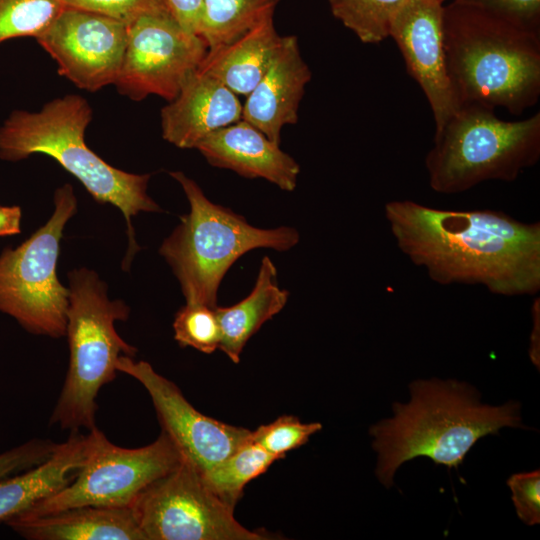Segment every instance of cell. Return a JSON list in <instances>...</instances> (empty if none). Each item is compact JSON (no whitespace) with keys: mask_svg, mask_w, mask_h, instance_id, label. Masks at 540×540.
<instances>
[{"mask_svg":"<svg viewBox=\"0 0 540 540\" xmlns=\"http://www.w3.org/2000/svg\"><path fill=\"white\" fill-rule=\"evenodd\" d=\"M21 217L19 206H0V236L20 233Z\"/></svg>","mask_w":540,"mask_h":540,"instance_id":"33","label":"cell"},{"mask_svg":"<svg viewBox=\"0 0 540 540\" xmlns=\"http://www.w3.org/2000/svg\"><path fill=\"white\" fill-rule=\"evenodd\" d=\"M145 540H265L234 517L187 458L144 489L131 506Z\"/></svg>","mask_w":540,"mask_h":540,"instance_id":"10","label":"cell"},{"mask_svg":"<svg viewBox=\"0 0 540 540\" xmlns=\"http://www.w3.org/2000/svg\"><path fill=\"white\" fill-rule=\"evenodd\" d=\"M170 175L181 185L190 209L180 216L159 253L179 281L186 303L216 308L220 283L238 258L257 248L286 251L299 242L296 229L254 227L243 216L211 202L183 172Z\"/></svg>","mask_w":540,"mask_h":540,"instance_id":"5","label":"cell"},{"mask_svg":"<svg viewBox=\"0 0 540 540\" xmlns=\"http://www.w3.org/2000/svg\"><path fill=\"white\" fill-rule=\"evenodd\" d=\"M443 1H445V0H443Z\"/></svg>","mask_w":540,"mask_h":540,"instance_id":"35","label":"cell"},{"mask_svg":"<svg viewBox=\"0 0 540 540\" xmlns=\"http://www.w3.org/2000/svg\"><path fill=\"white\" fill-rule=\"evenodd\" d=\"M92 118L90 104L76 94L50 100L37 112L15 110L0 127V158L18 161L42 153L55 159L97 202L122 212L128 226L127 257L131 258L138 249L132 217L162 210L147 193L150 174L119 170L86 145L85 131Z\"/></svg>","mask_w":540,"mask_h":540,"instance_id":"4","label":"cell"},{"mask_svg":"<svg viewBox=\"0 0 540 540\" xmlns=\"http://www.w3.org/2000/svg\"><path fill=\"white\" fill-rule=\"evenodd\" d=\"M411 400L395 402L394 416L371 426L378 453L376 475L390 488L396 470L415 457L457 468L481 438L502 427H523L520 404H482L480 393L456 380H416L409 385Z\"/></svg>","mask_w":540,"mask_h":540,"instance_id":"2","label":"cell"},{"mask_svg":"<svg viewBox=\"0 0 540 540\" xmlns=\"http://www.w3.org/2000/svg\"><path fill=\"white\" fill-rule=\"evenodd\" d=\"M448 74L459 105L521 115L540 97V34L474 6H444Z\"/></svg>","mask_w":540,"mask_h":540,"instance_id":"3","label":"cell"},{"mask_svg":"<svg viewBox=\"0 0 540 540\" xmlns=\"http://www.w3.org/2000/svg\"><path fill=\"white\" fill-rule=\"evenodd\" d=\"M94 428L71 432L42 463L0 480V522H7L68 485L88 458Z\"/></svg>","mask_w":540,"mask_h":540,"instance_id":"18","label":"cell"},{"mask_svg":"<svg viewBox=\"0 0 540 540\" xmlns=\"http://www.w3.org/2000/svg\"><path fill=\"white\" fill-rule=\"evenodd\" d=\"M202 37L185 31L169 12L143 15L127 24V41L116 82L133 101L157 95L168 102L201 65L207 53Z\"/></svg>","mask_w":540,"mask_h":540,"instance_id":"11","label":"cell"},{"mask_svg":"<svg viewBox=\"0 0 540 540\" xmlns=\"http://www.w3.org/2000/svg\"><path fill=\"white\" fill-rule=\"evenodd\" d=\"M57 443L49 439H32L0 454V480L44 462Z\"/></svg>","mask_w":540,"mask_h":540,"instance_id":"31","label":"cell"},{"mask_svg":"<svg viewBox=\"0 0 540 540\" xmlns=\"http://www.w3.org/2000/svg\"><path fill=\"white\" fill-rule=\"evenodd\" d=\"M443 0H407L389 31L407 72L419 84L430 105L435 132L460 107L448 74L444 46Z\"/></svg>","mask_w":540,"mask_h":540,"instance_id":"14","label":"cell"},{"mask_svg":"<svg viewBox=\"0 0 540 540\" xmlns=\"http://www.w3.org/2000/svg\"><path fill=\"white\" fill-rule=\"evenodd\" d=\"M242 108L238 95L197 69L162 108V137L178 148L196 149L212 132L241 120Z\"/></svg>","mask_w":540,"mask_h":540,"instance_id":"16","label":"cell"},{"mask_svg":"<svg viewBox=\"0 0 540 540\" xmlns=\"http://www.w3.org/2000/svg\"><path fill=\"white\" fill-rule=\"evenodd\" d=\"M164 1L172 17L185 31L190 34L200 36L202 22V0Z\"/></svg>","mask_w":540,"mask_h":540,"instance_id":"32","label":"cell"},{"mask_svg":"<svg viewBox=\"0 0 540 540\" xmlns=\"http://www.w3.org/2000/svg\"><path fill=\"white\" fill-rule=\"evenodd\" d=\"M279 460L250 439L227 458L201 473L205 485L221 501L234 508L244 487Z\"/></svg>","mask_w":540,"mask_h":540,"instance_id":"23","label":"cell"},{"mask_svg":"<svg viewBox=\"0 0 540 540\" xmlns=\"http://www.w3.org/2000/svg\"><path fill=\"white\" fill-rule=\"evenodd\" d=\"M64 7L60 0H0V43L38 37Z\"/></svg>","mask_w":540,"mask_h":540,"instance_id":"25","label":"cell"},{"mask_svg":"<svg viewBox=\"0 0 540 540\" xmlns=\"http://www.w3.org/2000/svg\"><path fill=\"white\" fill-rule=\"evenodd\" d=\"M311 77L297 37L282 36L269 67L246 96L242 120L280 144L282 128L298 121L299 105Z\"/></svg>","mask_w":540,"mask_h":540,"instance_id":"15","label":"cell"},{"mask_svg":"<svg viewBox=\"0 0 540 540\" xmlns=\"http://www.w3.org/2000/svg\"><path fill=\"white\" fill-rule=\"evenodd\" d=\"M174 338L181 347L211 354L219 349L220 327L215 308L186 303L175 314Z\"/></svg>","mask_w":540,"mask_h":540,"instance_id":"26","label":"cell"},{"mask_svg":"<svg viewBox=\"0 0 540 540\" xmlns=\"http://www.w3.org/2000/svg\"><path fill=\"white\" fill-rule=\"evenodd\" d=\"M69 305L65 335L69 344V365L50 424L80 431L96 427V397L100 389L116 378L120 356L134 357L136 348L123 340L115 329L125 321L129 307L121 300H110L107 286L87 268L68 273Z\"/></svg>","mask_w":540,"mask_h":540,"instance_id":"6","label":"cell"},{"mask_svg":"<svg viewBox=\"0 0 540 540\" xmlns=\"http://www.w3.org/2000/svg\"><path fill=\"white\" fill-rule=\"evenodd\" d=\"M540 159V112L505 121L493 109L462 104L435 132L425 157L430 188L458 194L486 181L513 182Z\"/></svg>","mask_w":540,"mask_h":540,"instance_id":"7","label":"cell"},{"mask_svg":"<svg viewBox=\"0 0 540 540\" xmlns=\"http://www.w3.org/2000/svg\"><path fill=\"white\" fill-rule=\"evenodd\" d=\"M181 459L180 451L163 431L149 445L123 448L95 427L93 447L75 478L11 519L28 520L80 506L131 507L144 489Z\"/></svg>","mask_w":540,"mask_h":540,"instance_id":"9","label":"cell"},{"mask_svg":"<svg viewBox=\"0 0 540 540\" xmlns=\"http://www.w3.org/2000/svg\"><path fill=\"white\" fill-rule=\"evenodd\" d=\"M6 523L30 540H145L131 507L80 506Z\"/></svg>","mask_w":540,"mask_h":540,"instance_id":"19","label":"cell"},{"mask_svg":"<svg viewBox=\"0 0 540 540\" xmlns=\"http://www.w3.org/2000/svg\"><path fill=\"white\" fill-rule=\"evenodd\" d=\"M35 39L55 60L61 76L80 89L95 92L117 80L126 47L127 24L65 6Z\"/></svg>","mask_w":540,"mask_h":540,"instance_id":"12","label":"cell"},{"mask_svg":"<svg viewBox=\"0 0 540 540\" xmlns=\"http://www.w3.org/2000/svg\"><path fill=\"white\" fill-rule=\"evenodd\" d=\"M64 6L96 12L126 24L147 15L169 12L164 0H60ZM170 13V12H169Z\"/></svg>","mask_w":540,"mask_h":540,"instance_id":"28","label":"cell"},{"mask_svg":"<svg viewBox=\"0 0 540 540\" xmlns=\"http://www.w3.org/2000/svg\"><path fill=\"white\" fill-rule=\"evenodd\" d=\"M118 372L136 379L149 394L157 418L181 455L203 473L251 439L252 431L220 422L193 407L180 389L146 361L122 355Z\"/></svg>","mask_w":540,"mask_h":540,"instance_id":"13","label":"cell"},{"mask_svg":"<svg viewBox=\"0 0 540 540\" xmlns=\"http://www.w3.org/2000/svg\"><path fill=\"white\" fill-rule=\"evenodd\" d=\"M273 15L233 41L208 49L198 70L218 79L236 95L247 96L266 72L282 40Z\"/></svg>","mask_w":540,"mask_h":540,"instance_id":"20","label":"cell"},{"mask_svg":"<svg viewBox=\"0 0 540 540\" xmlns=\"http://www.w3.org/2000/svg\"><path fill=\"white\" fill-rule=\"evenodd\" d=\"M321 429V423H303L295 416L283 415L252 431L251 439L267 452L282 459L289 451L307 443Z\"/></svg>","mask_w":540,"mask_h":540,"instance_id":"27","label":"cell"},{"mask_svg":"<svg viewBox=\"0 0 540 540\" xmlns=\"http://www.w3.org/2000/svg\"><path fill=\"white\" fill-rule=\"evenodd\" d=\"M384 217L397 248L440 285H479L494 295L540 290V223L493 209H440L391 200Z\"/></svg>","mask_w":540,"mask_h":540,"instance_id":"1","label":"cell"},{"mask_svg":"<svg viewBox=\"0 0 540 540\" xmlns=\"http://www.w3.org/2000/svg\"><path fill=\"white\" fill-rule=\"evenodd\" d=\"M289 292L281 289L272 260L263 257L252 291L230 307H216L220 327L219 349L234 363L248 340L286 305Z\"/></svg>","mask_w":540,"mask_h":540,"instance_id":"21","label":"cell"},{"mask_svg":"<svg viewBox=\"0 0 540 540\" xmlns=\"http://www.w3.org/2000/svg\"><path fill=\"white\" fill-rule=\"evenodd\" d=\"M507 484L512 492V501L520 520L527 525L540 522V473H516L509 477Z\"/></svg>","mask_w":540,"mask_h":540,"instance_id":"30","label":"cell"},{"mask_svg":"<svg viewBox=\"0 0 540 540\" xmlns=\"http://www.w3.org/2000/svg\"><path fill=\"white\" fill-rule=\"evenodd\" d=\"M533 329L530 337L529 355L532 362L539 367V334H540V299L535 298L532 304Z\"/></svg>","mask_w":540,"mask_h":540,"instance_id":"34","label":"cell"},{"mask_svg":"<svg viewBox=\"0 0 540 540\" xmlns=\"http://www.w3.org/2000/svg\"><path fill=\"white\" fill-rule=\"evenodd\" d=\"M55 209L45 225L18 247L0 255V311L28 332L53 338L66 332L69 288L58 280L56 265L63 229L77 212L70 184L54 193Z\"/></svg>","mask_w":540,"mask_h":540,"instance_id":"8","label":"cell"},{"mask_svg":"<svg viewBox=\"0 0 540 540\" xmlns=\"http://www.w3.org/2000/svg\"><path fill=\"white\" fill-rule=\"evenodd\" d=\"M335 18L366 44L389 37L392 21L407 0H328Z\"/></svg>","mask_w":540,"mask_h":540,"instance_id":"24","label":"cell"},{"mask_svg":"<svg viewBox=\"0 0 540 540\" xmlns=\"http://www.w3.org/2000/svg\"><path fill=\"white\" fill-rule=\"evenodd\" d=\"M540 34V0H454Z\"/></svg>","mask_w":540,"mask_h":540,"instance_id":"29","label":"cell"},{"mask_svg":"<svg viewBox=\"0 0 540 540\" xmlns=\"http://www.w3.org/2000/svg\"><path fill=\"white\" fill-rule=\"evenodd\" d=\"M279 0H202L200 36L208 49L229 43L274 14Z\"/></svg>","mask_w":540,"mask_h":540,"instance_id":"22","label":"cell"},{"mask_svg":"<svg viewBox=\"0 0 540 540\" xmlns=\"http://www.w3.org/2000/svg\"><path fill=\"white\" fill-rule=\"evenodd\" d=\"M214 167L246 178H263L284 191H293L299 164L250 123L239 120L205 137L196 147Z\"/></svg>","mask_w":540,"mask_h":540,"instance_id":"17","label":"cell"}]
</instances>
